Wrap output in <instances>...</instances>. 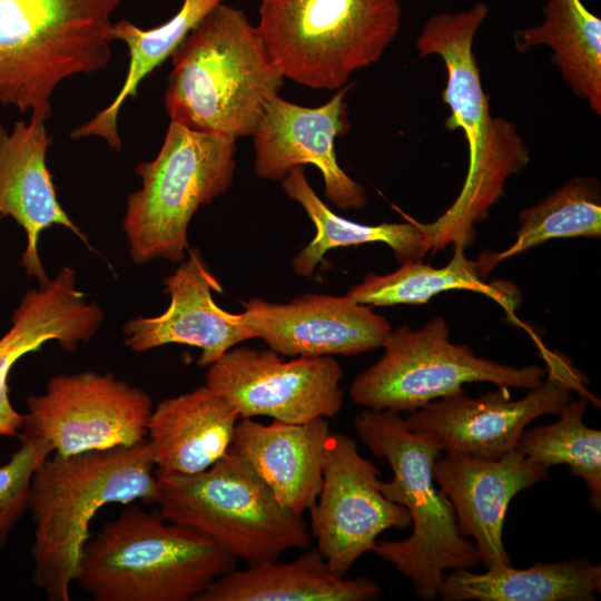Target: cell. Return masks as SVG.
Here are the masks:
<instances>
[{
    "label": "cell",
    "mask_w": 601,
    "mask_h": 601,
    "mask_svg": "<svg viewBox=\"0 0 601 601\" xmlns=\"http://www.w3.org/2000/svg\"><path fill=\"white\" fill-rule=\"evenodd\" d=\"M354 430L375 456L388 462L393 477L380 480V490L408 511L413 525L408 538L376 542L373 552L410 579L420 599L435 600L445 570H471L480 562L474 544L459 531L451 502L434 485L433 465L442 446L435 436L408 430L393 410L363 411Z\"/></svg>",
    "instance_id": "cell-4"
},
{
    "label": "cell",
    "mask_w": 601,
    "mask_h": 601,
    "mask_svg": "<svg viewBox=\"0 0 601 601\" xmlns=\"http://www.w3.org/2000/svg\"><path fill=\"white\" fill-rule=\"evenodd\" d=\"M242 305L243 313L227 312L229 319L287 356L356 355L382 347L392 331L385 317L347 295L305 294L286 304L252 298Z\"/></svg>",
    "instance_id": "cell-16"
},
{
    "label": "cell",
    "mask_w": 601,
    "mask_h": 601,
    "mask_svg": "<svg viewBox=\"0 0 601 601\" xmlns=\"http://www.w3.org/2000/svg\"><path fill=\"white\" fill-rule=\"evenodd\" d=\"M543 22L519 29L513 46L520 53L546 46L552 63L575 97L601 115V19L581 0H546Z\"/></svg>",
    "instance_id": "cell-25"
},
{
    "label": "cell",
    "mask_w": 601,
    "mask_h": 601,
    "mask_svg": "<svg viewBox=\"0 0 601 601\" xmlns=\"http://www.w3.org/2000/svg\"><path fill=\"white\" fill-rule=\"evenodd\" d=\"M19 437L20 446L0 466V550L6 546L14 525L28 511L35 471L52 454L45 440L24 428Z\"/></svg>",
    "instance_id": "cell-31"
},
{
    "label": "cell",
    "mask_w": 601,
    "mask_h": 601,
    "mask_svg": "<svg viewBox=\"0 0 601 601\" xmlns=\"http://www.w3.org/2000/svg\"><path fill=\"white\" fill-rule=\"evenodd\" d=\"M600 590V564L579 558L539 562L526 569L452 571L445 574L439 597L446 601H593Z\"/></svg>",
    "instance_id": "cell-24"
},
{
    "label": "cell",
    "mask_w": 601,
    "mask_h": 601,
    "mask_svg": "<svg viewBox=\"0 0 601 601\" xmlns=\"http://www.w3.org/2000/svg\"><path fill=\"white\" fill-rule=\"evenodd\" d=\"M43 119L31 115L28 124L17 121L11 132L0 124V219L13 218L26 231L27 247L20 266L39 286L50 278L42 266L38 242L41 233L60 225L90 248L86 235L58 201L46 155L52 142Z\"/></svg>",
    "instance_id": "cell-20"
},
{
    "label": "cell",
    "mask_w": 601,
    "mask_h": 601,
    "mask_svg": "<svg viewBox=\"0 0 601 601\" xmlns=\"http://www.w3.org/2000/svg\"><path fill=\"white\" fill-rule=\"evenodd\" d=\"M165 278L164 292L170 304L160 315L135 317L124 326L125 344L146 352L168 344H185L201 349L199 366H209L236 344L256 338L250 329L235 323L218 307L211 292L223 288L197 249Z\"/></svg>",
    "instance_id": "cell-18"
},
{
    "label": "cell",
    "mask_w": 601,
    "mask_h": 601,
    "mask_svg": "<svg viewBox=\"0 0 601 601\" xmlns=\"http://www.w3.org/2000/svg\"><path fill=\"white\" fill-rule=\"evenodd\" d=\"M381 593V587L368 578L334 573L315 548L290 562L277 559L244 570L234 568L195 601H371Z\"/></svg>",
    "instance_id": "cell-23"
},
{
    "label": "cell",
    "mask_w": 601,
    "mask_h": 601,
    "mask_svg": "<svg viewBox=\"0 0 601 601\" xmlns=\"http://www.w3.org/2000/svg\"><path fill=\"white\" fill-rule=\"evenodd\" d=\"M549 469L516 450L499 459L445 452L433 465V479L451 502L460 533L472 538L480 562L496 569L511 565L502 534L511 500L548 480Z\"/></svg>",
    "instance_id": "cell-17"
},
{
    "label": "cell",
    "mask_w": 601,
    "mask_h": 601,
    "mask_svg": "<svg viewBox=\"0 0 601 601\" xmlns=\"http://www.w3.org/2000/svg\"><path fill=\"white\" fill-rule=\"evenodd\" d=\"M464 252L462 246L454 245L453 257L442 268L420 259L402 263L398 269L386 275L370 273L346 295L363 305H418L446 290L466 289L485 294L502 305H513L511 293L499 284L484 283L476 263Z\"/></svg>",
    "instance_id": "cell-29"
},
{
    "label": "cell",
    "mask_w": 601,
    "mask_h": 601,
    "mask_svg": "<svg viewBox=\"0 0 601 601\" xmlns=\"http://www.w3.org/2000/svg\"><path fill=\"white\" fill-rule=\"evenodd\" d=\"M27 407L23 428L52 453L73 455L144 441L152 402L112 373L86 371L51 377L45 393L27 398Z\"/></svg>",
    "instance_id": "cell-11"
},
{
    "label": "cell",
    "mask_w": 601,
    "mask_h": 601,
    "mask_svg": "<svg viewBox=\"0 0 601 601\" xmlns=\"http://www.w3.org/2000/svg\"><path fill=\"white\" fill-rule=\"evenodd\" d=\"M236 559L205 535L126 508L86 542L75 582L95 601H189L235 568Z\"/></svg>",
    "instance_id": "cell-5"
},
{
    "label": "cell",
    "mask_w": 601,
    "mask_h": 601,
    "mask_svg": "<svg viewBox=\"0 0 601 601\" xmlns=\"http://www.w3.org/2000/svg\"><path fill=\"white\" fill-rule=\"evenodd\" d=\"M502 387L479 397L464 392L437 398L404 418L408 430L435 436L443 452L499 459L515 449L525 427L543 415H558L572 400L573 385L554 372L520 400Z\"/></svg>",
    "instance_id": "cell-15"
},
{
    "label": "cell",
    "mask_w": 601,
    "mask_h": 601,
    "mask_svg": "<svg viewBox=\"0 0 601 601\" xmlns=\"http://www.w3.org/2000/svg\"><path fill=\"white\" fill-rule=\"evenodd\" d=\"M515 242L506 249L485 250L475 260L480 276L502 260L548 240L601 236V185L592 176H574L535 205L519 215Z\"/></svg>",
    "instance_id": "cell-28"
},
{
    "label": "cell",
    "mask_w": 601,
    "mask_h": 601,
    "mask_svg": "<svg viewBox=\"0 0 601 601\" xmlns=\"http://www.w3.org/2000/svg\"><path fill=\"white\" fill-rule=\"evenodd\" d=\"M286 195L298 203L315 226L314 238L292 258L296 275L309 278L324 255L333 248L357 246L366 243H384L390 246L402 264L423 258V233L418 220L397 211L406 219L404 223L380 225L358 224L332 211L316 195L302 166L294 167L282 179Z\"/></svg>",
    "instance_id": "cell-26"
},
{
    "label": "cell",
    "mask_w": 601,
    "mask_h": 601,
    "mask_svg": "<svg viewBox=\"0 0 601 601\" xmlns=\"http://www.w3.org/2000/svg\"><path fill=\"white\" fill-rule=\"evenodd\" d=\"M397 0H263L257 29L284 78L338 90L400 31Z\"/></svg>",
    "instance_id": "cell-7"
},
{
    "label": "cell",
    "mask_w": 601,
    "mask_h": 601,
    "mask_svg": "<svg viewBox=\"0 0 601 601\" xmlns=\"http://www.w3.org/2000/svg\"><path fill=\"white\" fill-rule=\"evenodd\" d=\"M331 434L325 417L269 424L246 417L238 420L230 449L285 510L300 518L319 494Z\"/></svg>",
    "instance_id": "cell-21"
},
{
    "label": "cell",
    "mask_w": 601,
    "mask_h": 601,
    "mask_svg": "<svg viewBox=\"0 0 601 601\" xmlns=\"http://www.w3.org/2000/svg\"><path fill=\"white\" fill-rule=\"evenodd\" d=\"M235 151L233 137L170 121L156 158L136 166L141 188L127 199L122 230L136 264L184 259L194 214L231 186Z\"/></svg>",
    "instance_id": "cell-9"
},
{
    "label": "cell",
    "mask_w": 601,
    "mask_h": 601,
    "mask_svg": "<svg viewBox=\"0 0 601 601\" xmlns=\"http://www.w3.org/2000/svg\"><path fill=\"white\" fill-rule=\"evenodd\" d=\"M238 420L236 410L206 384L162 400L146 432L155 470L179 475L206 471L229 451Z\"/></svg>",
    "instance_id": "cell-22"
},
{
    "label": "cell",
    "mask_w": 601,
    "mask_h": 601,
    "mask_svg": "<svg viewBox=\"0 0 601 601\" xmlns=\"http://www.w3.org/2000/svg\"><path fill=\"white\" fill-rule=\"evenodd\" d=\"M380 475L352 437L331 434L322 487L309 510V532L338 575H345L361 555L373 551L382 532L411 525L408 511L381 492Z\"/></svg>",
    "instance_id": "cell-13"
},
{
    "label": "cell",
    "mask_w": 601,
    "mask_h": 601,
    "mask_svg": "<svg viewBox=\"0 0 601 601\" xmlns=\"http://www.w3.org/2000/svg\"><path fill=\"white\" fill-rule=\"evenodd\" d=\"M155 504L167 521L187 526L248 565L307 549L303 516L285 510L231 449L206 471L179 475L155 470Z\"/></svg>",
    "instance_id": "cell-8"
},
{
    "label": "cell",
    "mask_w": 601,
    "mask_h": 601,
    "mask_svg": "<svg viewBox=\"0 0 601 601\" xmlns=\"http://www.w3.org/2000/svg\"><path fill=\"white\" fill-rule=\"evenodd\" d=\"M165 107L170 121L235 139L252 136L284 76L243 10L213 8L171 55Z\"/></svg>",
    "instance_id": "cell-3"
},
{
    "label": "cell",
    "mask_w": 601,
    "mask_h": 601,
    "mask_svg": "<svg viewBox=\"0 0 601 601\" xmlns=\"http://www.w3.org/2000/svg\"><path fill=\"white\" fill-rule=\"evenodd\" d=\"M477 2L469 10L439 12L426 20L416 39L420 58L439 56L446 70L443 102L450 115L447 130L460 129L469 148L463 187L453 204L434 221H420L422 253H435L450 244L466 249L476 238L475 225L505 195V183L530 161L529 149L513 122L491 114L473 51L475 35L489 14Z\"/></svg>",
    "instance_id": "cell-1"
},
{
    "label": "cell",
    "mask_w": 601,
    "mask_h": 601,
    "mask_svg": "<svg viewBox=\"0 0 601 601\" xmlns=\"http://www.w3.org/2000/svg\"><path fill=\"white\" fill-rule=\"evenodd\" d=\"M347 83L319 107H304L278 95L265 105L252 136L254 171L263 179L282 180L297 166L312 164L324 179L326 198L339 209H362L367 204L364 186L339 166L335 140L349 129Z\"/></svg>",
    "instance_id": "cell-14"
},
{
    "label": "cell",
    "mask_w": 601,
    "mask_h": 601,
    "mask_svg": "<svg viewBox=\"0 0 601 601\" xmlns=\"http://www.w3.org/2000/svg\"><path fill=\"white\" fill-rule=\"evenodd\" d=\"M588 400L569 401L552 424L524 430L515 445L532 462L550 467L565 464L589 490L593 509L601 510V432L587 426L583 416Z\"/></svg>",
    "instance_id": "cell-30"
},
{
    "label": "cell",
    "mask_w": 601,
    "mask_h": 601,
    "mask_svg": "<svg viewBox=\"0 0 601 601\" xmlns=\"http://www.w3.org/2000/svg\"><path fill=\"white\" fill-rule=\"evenodd\" d=\"M446 321L436 316L418 329L403 325L391 331L383 356L353 381L349 395L373 411L414 412L437 398L464 392L467 383L535 388L546 370L515 367L479 357L466 345L450 342Z\"/></svg>",
    "instance_id": "cell-10"
},
{
    "label": "cell",
    "mask_w": 601,
    "mask_h": 601,
    "mask_svg": "<svg viewBox=\"0 0 601 601\" xmlns=\"http://www.w3.org/2000/svg\"><path fill=\"white\" fill-rule=\"evenodd\" d=\"M104 321V311L77 287L76 273L63 266L45 286L28 290L11 317L10 329L0 338V436H19L26 414L9 398L8 377L28 353L56 341L73 352L89 341Z\"/></svg>",
    "instance_id": "cell-19"
},
{
    "label": "cell",
    "mask_w": 601,
    "mask_h": 601,
    "mask_svg": "<svg viewBox=\"0 0 601 601\" xmlns=\"http://www.w3.org/2000/svg\"><path fill=\"white\" fill-rule=\"evenodd\" d=\"M120 2L0 0V105L47 120L62 80L109 63Z\"/></svg>",
    "instance_id": "cell-6"
},
{
    "label": "cell",
    "mask_w": 601,
    "mask_h": 601,
    "mask_svg": "<svg viewBox=\"0 0 601 601\" xmlns=\"http://www.w3.org/2000/svg\"><path fill=\"white\" fill-rule=\"evenodd\" d=\"M343 376L333 356L283 361L272 349L230 348L208 366L205 384L239 418L267 416L286 423L333 417L343 406Z\"/></svg>",
    "instance_id": "cell-12"
},
{
    "label": "cell",
    "mask_w": 601,
    "mask_h": 601,
    "mask_svg": "<svg viewBox=\"0 0 601 601\" xmlns=\"http://www.w3.org/2000/svg\"><path fill=\"white\" fill-rule=\"evenodd\" d=\"M157 480L146 439L73 455L52 453L35 471L28 511L35 523L32 580L50 601H69L89 525L106 504H155Z\"/></svg>",
    "instance_id": "cell-2"
},
{
    "label": "cell",
    "mask_w": 601,
    "mask_h": 601,
    "mask_svg": "<svg viewBox=\"0 0 601 601\" xmlns=\"http://www.w3.org/2000/svg\"><path fill=\"white\" fill-rule=\"evenodd\" d=\"M225 0H184L180 9L165 23L152 29H140L128 20L114 24L115 40L128 47L129 66L124 85L105 109L72 130V139L89 136L104 138L110 148L120 151L122 144L118 134V114L127 98H136L140 82L159 67L183 42L194 27L217 4Z\"/></svg>",
    "instance_id": "cell-27"
}]
</instances>
